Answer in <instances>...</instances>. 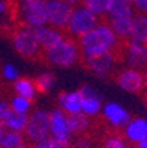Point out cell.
<instances>
[{
    "label": "cell",
    "mask_w": 147,
    "mask_h": 148,
    "mask_svg": "<svg viewBox=\"0 0 147 148\" xmlns=\"http://www.w3.org/2000/svg\"><path fill=\"white\" fill-rule=\"evenodd\" d=\"M25 145V136L23 132L4 131L0 139V148H21Z\"/></svg>",
    "instance_id": "603a6c76"
},
{
    "label": "cell",
    "mask_w": 147,
    "mask_h": 148,
    "mask_svg": "<svg viewBox=\"0 0 147 148\" xmlns=\"http://www.w3.org/2000/svg\"><path fill=\"white\" fill-rule=\"evenodd\" d=\"M134 16H126V17H115V18H109L105 16V20L115 36L119 40H130V32H131V24Z\"/></svg>",
    "instance_id": "ac0fdd59"
},
{
    "label": "cell",
    "mask_w": 147,
    "mask_h": 148,
    "mask_svg": "<svg viewBox=\"0 0 147 148\" xmlns=\"http://www.w3.org/2000/svg\"><path fill=\"white\" fill-rule=\"evenodd\" d=\"M82 94V114L86 116H97L99 111L102 110V101L101 97L98 95V92L89 85L82 86L80 90Z\"/></svg>",
    "instance_id": "5bb4252c"
},
{
    "label": "cell",
    "mask_w": 147,
    "mask_h": 148,
    "mask_svg": "<svg viewBox=\"0 0 147 148\" xmlns=\"http://www.w3.org/2000/svg\"><path fill=\"white\" fill-rule=\"evenodd\" d=\"M135 148H147V139L146 140H142V142L137 143L135 144Z\"/></svg>",
    "instance_id": "836d02e7"
},
{
    "label": "cell",
    "mask_w": 147,
    "mask_h": 148,
    "mask_svg": "<svg viewBox=\"0 0 147 148\" xmlns=\"http://www.w3.org/2000/svg\"><path fill=\"white\" fill-rule=\"evenodd\" d=\"M99 23H101V17H98L97 15L90 12L89 9L85 8L84 5H78L72 11L65 33L78 40L81 36L90 32Z\"/></svg>",
    "instance_id": "277c9868"
},
{
    "label": "cell",
    "mask_w": 147,
    "mask_h": 148,
    "mask_svg": "<svg viewBox=\"0 0 147 148\" xmlns=\"http://www.w3.org/2000/svg\"><path fill=\"white\" fill-rule=\"evenodd\" d=\"M13 91L20 97H24V98L29 99V101H33L35 97H36V86H35V82L29 78H17V79L13 82Z\"/></svg>",
    "instance_id": "44dd1931"
},
{
    "label": "cell",
    "mask_w": 147,
    "mask_h": 148,
    "mask_svg": "<svg viewBox=\"0 0 147 148\" xmlns=\"http://www.w3.org/2000/svg\"><path fill=\"white\" fill-rule=\"evenodd\" d=\"M115 18V17H126V16H134V5L133 0H111L110 8L106 17Z\"/></svg>",
    "instance_id": "ffe728a7"
},
{
    "label": "cell",
    "mask_w": 147,
    "mask_h": 148,
    "mask_svg": "<svg viewBox=\"0 0 147 148\" xmlns=\"http://www.w3.org/2000/svg\"><path fill=\"white\" fill-rule=\"evenodd\" d=\"M12 112L11 106L7 102H0V123L3 124V122L8 118V115Z\"/></svg>",
    "instance_id": "4dcf8cb0"
},
{
    "label": "cell",
    "mask_w": 147,
    "mask_h": 148,
    "mask_svg": "<svg viewBox=\"0 0 147 148\" xmlns=\"http://www.w3.org/2000/svg\"><path fill=\"white\" fill-rule=\"evenodd\" d=\"M134 11H138V13L147 15V0H133Z\"/></svg>",
    "instance_id": "1f68e13d"
},
{
    "label": "cell",
    "mask_w": 147,
    "mask_h": 148,
    "mask_svg": "<svg viewBox=\"0 0 147 148\" xmlns=\"http://www.w3.org/2000/svg\"><path fill=\"white\" fill-rule=\"evenodd\" d=\"M1 75L7 81H16L19 78V71L12 65H4L1 69Z\"/></svg>",
    "instance_id": "f546056e"
},
{
    "label": "cell",
    "mask_w": 147,
    "mask_h": 148,
    "mask_svg": "<svg viewBox=\"0 0 147 148\" xmlns=\"http://www.w3.org/2000/svg\"><path fill=\"white\" fill-rule=\"evenodd\" d=\"M33 82H35V86H36V91L48 92L49 90L52 89L53 83H55V77L52 74L45 73V74H41L40 77H37Z\"/></svg>",
    "instance_id": "4316f807"
},
{
    "label": "cell",
    "mask_w": 147,
    "mask_h": 148,
    "mask_svg": "<svg viewBox=\"0 0 147 148\" xmlns=\"http://www.w3.org/2000/svg\"><path fill=\"white\" fill-rule=\"evenodd\" d=\"M102 116H104V119L110 126H113L114 128H118V130L123 128L130 122V119H131L129 111L125 110L118 103H114V102L106 103L104 106V108H102Z\"/></svg>",
    "instance_id": "4fadbf2b"
},
{
    "label": "cell",
    "mask_w": 147,
    "mask_h": 148,
    "mask_svg": "<svg viewBox=\"0 0 147 148\" xmlns=\"http://www.w3.org/2000/svg\"><path fill=\"white\" fill-rule=\"evenodd\" d=\"M13 48L25 60L44 62V50L37 40L33 29L27 25H19L11 34Z\"/></svg>",
    "instance_id": "3957f363"
},
{
    "label": "cell",
    "mask_w": 147,
    "mask_h": 148,
    "mask_svg": "<svg viewBox=\"0 0 147 148\" xmlns=\"http://www.w3.org/2000/svg\"><path fill=\"white\" fill-rule=\"evenodd\" d=\"M130 40L147 46V15L138 13L134 15L130 32Z\"/></svg>",
    "instance_id": "d6986e66"
},
{
    "label": "cell",
    "mask_w": 147,
    "mask_h": 148,
    "mask_svg": "<svg viewBox=\"0 0 147 148\" xmlns=\"http://www.w3.org/2000/svg\"><path fill=\"white\" fill-rule=\"evenodd\" d=\"M20 0H0V34L11 37L20 23Z\"/></svg>",
    "instance_id": "8992f818"
},
{
    "label": "cell",
    "mask_w": 147,
    "mask_h": 148,
    "mask_svg": "<svg viewBox=\"0 0 147 148\" xmlns=\"http://www.w3.org/2000/svg\"><path fill=\"white\" fill-rule=\"evenodd\" d=\"M125 139L133 144L147 139V119L144 118H134L123 127Z\"/></svg>",
    "instance_id": "9a60e30c"
},
{
    "label": "cell",
    "mask_w": 147,
    "mask_h": 148,
    "mask_svg": "<svg viewBox=\"0 0 147 148\" xmlns=\"http://www.w3.org/2000/svg\"><path fill=\"white\" fill-rule=\"evenodd\" d=\"M110 1L111 0H84V7L102 18L109 12Z\"/></svg>",
    "instance_id": "d4e9b609"
},
{
    "label": "cell",
    "mask_w": 147,
    "mask_h": 148,
    "mask_svg": "<svg viewBox=\"0 0 147 148\" xmlns=\"http://www.w3.org/2000/svg\"><path fill=\"white\" fill-rule=\"evenodd\" d=\"M122 60L115 54L114 50L110 52L102 53V54H98L95 57H89V58H81V64H84L86 69L92 70L93 73L98 74V75H105V74H109L114 68H115L117 64H119Z\"/></svg>",
    "instance_id": "9c48e42d"
},
{
    "label": "cell",
    "mask_w": 147,
    "mask_h": 148,
    "mask_svg": "<svg viewBox=\"0 0 147 148\" xmlns=\"http://www.w3.org/2000/svg\"><path fill=\"white\" fill-rule=\"evenodd\" d=\"M28 122L27 114H17V112H11L6 120L3 122L4 128L8 131H15V132H24L25 126Z\"/></svg>",
    "instance_id": "7402d4cb"
},
{
    "label": "cell",
    "mask_w": 147,
    "mask_h": 148,
    "mask_svg": "<svg viewBox=\"0 0 147 148\" xmlns=\"http://www.w3.org/2000/svg\"><path fill=\"white\" fill-rule=\"evenodd\" d=\"M35 34H36L37 40L40 42L43 50H49L52 49L56 44H58L62 40V37L65 36V33L57 31L55 28H46V27H40V28H35L33 29Z\"/></svg>",
    "instance_id": "2e32d148"
},
{
    "label": "cell",
    "mask_w": 147,
    "mask_h": 148,
    "mask_svg": "<svg viewBox=\"0 0 147 148\" xmlns=\"http://www.w3.org/2000/svg\"><path fill=\"white\" fill-rule=\"evenodd\" d=\"M129 68L137 70H146L147 69V46L133 40L126 41L125 46V58Z\"/></svg>",
    "instance_id": "8fae6325"
},
{
    "label": "cell",
    "mask_w": 147,
    "mask_h": 148,
    "mask_svg": "<svg viewBox=\"0 0 147 148\" xmlns=\"http://www.w3.org/2000/svg\"><path fill=\"white\" fill-rule=\"evenodd\" d=\"M74 148H92V144H90V142L85 138V136H82V138H80L76 142Z\"/></svg>",
    "instance_id": "d6a6232c"
},
{
    "label": "cell",
    "mask_w": 147,
    "mask_h": 148,
    "mask_svg": "<svg viewBox=\"0 0 147 148\" xmlns=\"http://www.w3.org/2000/svg\"><path fill=\"white\" fill-rule=\"evenodd\" d=\"M35 148H72V144L70 142H61V140H57V139L49 136L45 140L37 143Z\"/></svg>",
    "instance_id": "83f0119b"
},
{
    "label": "cell",
    "mask_w": 147,
    "mask_h": 148,
    "mask_svg": "<svg viewBox=\"0 0 147 148\" xmlns=\"http://www.w3.org/2000/svg\"><path fill=\"white\" fill-rule=\"evenodd\" d=\"M144 89L147 91V69L144 70Z\"/></svg>",
    "instance_id": "d590c367"
},
{
    "label": "cell",
    "mask_w": 147,
    "mask_h": 148,
    "mask_svg": "<svg viewBox=\"0 0 147 148\" xmlns=\"http://www.w3.org/2000/svg\"><path fill=\"white\" fill-rule=\"evenodd\" d=\"M45 8L46 20L50 27L60 32H66L68 21L73 11L70 4H68L64 0H45Z\"/></svg>",
    "instance_id": "52a82bcc"
},
{
    "label": "cell",
    "mask_w": 147,
    "mask_h": 148,
    "mask_svg": "<svg viewBox=\"0 0 147 148\" xmlns=\"http://www.w3.org/2000/svg\"><path fill=\"white\" fill-rule=\"evenodd\" d=\"M58 102L61 110L66 115L78 114L82 111V94L80 90L72 92H61L58 97Z\"/></svg>",
    "instance_id": "e0dca14e"
},
{
    "label": "cell",
    "mask_w": 147,
    "mask_h": 148,
    "mask_svg": "<svg viewBox=\"0 0 147 148\" xmlns=\"http://www.w3.org/2000/svg\"><path fill=\"white\" fill-rule=\"evenodd\" d=\"M24 136L32 143H40L50 136L49 128V114L44 111H36L28 116L27 126L24 130Z\"/></svg>",
    "instance_id": "ba28073f"
},
{
    "label": "cell",
    "mask_w": 147,
    "mask_h": 148,
    "mask_svg": "<svg viewBox=\"0 0 147 148\" xmlns=\"http://www.w3.org/2000/svg\"><path fill=\"white\" fill-rule=\"evenodd\" d=\"M32 105V101L29 99L24 98V97H20V95H16L15 98H12L9 106H11V110L13 112H17V114H27L28 115V111L31 108Z\"/></svg>",
    "instance_id": "484cf974"
},
{
    "label": "cell",
    "mask_w": 147,
    "mask_h": 148,
    "mask_svg": "<svg viewBox=\"0 0 147 148\" xmlns=\"http://www.w3.org/2000/svg\"><path fill=\"white\" fill-rule=\"evenodd\" d=\"M77 41L81 49V58H89L113 50L118 42V37L106 23L105 17H102L97 27L81 36Z\"/></svg>",
    "instance_id": "6da1fadb"
},
{
    "label": "cell",
    "mask_w": 147,
    "mask_h": 148,
    "mask_svg": "<svg viewBox=\"0 0 147 148\" xmlns=\"http://www.w3.org/2000/svg\"><path fill=\"white\" fill-rule=\"evenodd\" d=\"M81 61V49L78 41L72 36L65 34L62 40L52 49L44 52V62L60 68H69Z\"/></svg>",
    "instance_id": "7a4b0ae2"
},
{
    "label": "cell",
    "mask_w": 147,
    "mask_h": 148,
    "mask_svg": "<svg viewBox=\"0 0 147 148\" xmlns=\"http://www.w3.org/2000/svg\"><path fill=\"white\" fill-rule=\"evenodd\" d=\"M49 128L50 136L61 142H70V136L73 135L68 123V115L62 110H55L49 114Z\"/></svg>",
    "instance_id": "7c38bea8"
},
{
    "label": "cell",
    "mask_w": 147,
    "mask_h": 148,
    "mask_svg": "<svg viewBox=\"0 0 147 148\" xmlns=\"http://www.w3.org/2000/svg\"><path fill=\"white\" fill-rule=\"evenodd\" d=\"M64 1H66L68 4H80L82 0H64Z\"/></svg>",
    "instance_id": "e575fe53"
},
{
    "label": "cell",
    "mask_w": 147,
    "mask_h": 148,
    "mask_svg": "<svg viewBox=\"0 0 147 148\" xmlns=\"http://www.w3.org/2000/svg\"><path fill=\"white\" fill-rule=\"evenodd\" d=\"M68 123L72 134H82L89 128L90 120L89 116H86L82 112H78V114L68 115Z\"/></svg>",
    "instance_id": "cb8c5ba5"
},
{
    "label": "cell",
    "mask_w": 147,
    "mask_h": 148,
    "mask_svg": "<svg viewBox=\"0 0 147 148\" xmlns=\"http://www.w3.org/2000/svg\"><path fill=\"white\" fill-rule=\"evenodd\" d=\"M21 148H32V147H28V145H24V147H21Z\"/></svg>",
    "instance_id": "74e56055"
},
{
    "label": "cell",
    "mask_w": 147,
    "mask_h": 148,
    "mask_svg": "<svg viewBox=\"0 0 147 148\" xmlns=\"http://www.w3.org/2000/svg\"><path fill=\"white\" fill-rule=\"evenodd\" d=\"M104 148H129L126 139L119 135H110L105 139Z\"/></svg>",
    "instance_id": "f1b7e54d"
},
{
    "label": "cell",
    "mask_w": 147,
    "mask_h": 148,
    "mask_svg": "<svg viewBox=\"0 0 147 148\" xmlns=\"http://www.w3.org/2000/svg\"><path fill=\"white\" fill-rule=\"evenodd\" d=\"M3 134H4V126L1 123H0V139H1V136H3Z\"/></svg>",
    "instance_id": "8d00e7d4"
},
{
    "label": "cell",
    "mask_w": 147,
    "mask_h": 148,
    "mask_svg": "<svg viewBox=\"0 0 147 148\" xmlns=\"http://www.w3.org/2000/svg\"><path fill=\"white\" fill-rule=\"evenodd\" d=\"M20 23L29 28H40L48 23L45 0H20Z\"/></svg>",
    "instance_id": "5b68a950"
},
{
    "label": "cell",
    "mask_w": 147,
    "mask_h": 148,
    "mask_svg": "<svg viewBox=\"0 0 147 148\" xmlns=\"http://www.w3.org/2000/svg\"><path fill=\"white\" fill-rule=\"evenodd\" d=\"M115 82L125 91L138 94L144 90V71L137 69H123L115 75Z\"/></svg>",
    "instance_id": "30bf717a"
}]
</instances>
